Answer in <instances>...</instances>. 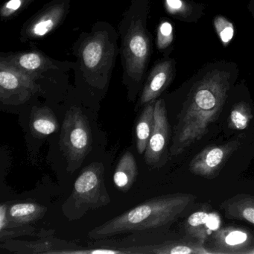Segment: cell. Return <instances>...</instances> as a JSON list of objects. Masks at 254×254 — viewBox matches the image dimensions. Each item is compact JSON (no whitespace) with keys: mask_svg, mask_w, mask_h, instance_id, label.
<instances>
[{"mask_svg":"<svg viewBox=\"0 0 254 254\" xmlns=\"http://www.w3.org/2000/svg\"><path fill=\"white\" fill-rule=\"evenodd\" d=\"M233 81L230 66L215 65L200 72L178 115L171 155L182 154L207 134L222 112Z\"/></svg>","mask_w":254,"mask_h":254,"instance_id":"1","label":"cell"},{"mask_svg":"<svg viewBox=\"0 0 254 254\" xmlns=\"http://www.w3.org/2000/svg\"><path fill=\"white\" fill-rule=\"evenodd\" d=\"M195 200L190 193L149 199L90 230L89 238L99 240L126 233L160 232L188 212Z\"/></svg>","mask_w":254,"mask_h":254,"instance_id":"2","label":"cell"},{"mask_svg":"<svg viewBox=\"0 0 254 254\" xmlns=\"http://www.w3.org/2000/svg\"><path fill=\"white\" fill-rule=\"evenodd\" d=\"M105 167L101 163H93L83 169L75 180L72 194L63 205L65 215L78 218L89 209H98L109 204V194L105 187Z\"/></svg>","mask_w":254,"mask_h":254,"instance_id":"3","label":"cell"},{"mask_svg":"<svg viewBox=\"0 0 254 254\" xmlns=\"http://www.w3.org/2000/svg\"><path fill=\"white\" fill-rule=\"evenodd\" d=\"M60 146L67 169L74 172L80 167L92 148V133L88 119L80 108H72L62 126Z\"/></svg>","mask_w":254,"mask_h":254,"instance_id":"4","label":"cell"},{"mask_svg":"<svg viewBox=\"0 0 254 254\" xmlns=\"http://www.w3.org/2000/svg\"><path fill=\"white\" fill-rule=\"evenodd\" d=\"M243 142V138L237 137L222 145L206 146L193 157L189 165V170L193 175L207 179L218 175L229 157L237 151Z\"/></svg>","mask_w":254,"mask_h":254,"instance_id":"5","label":"cell"},{"mask_svg":"<svg viewBox=\"0 0 254 254\" xmlns=\"http://www.w3.org/2000/svg\"><path fill=\"white\" fill-rule=\"evenodd\" d=\"M205 246L210 254H249L254 248V236L246 229L228 226L214 231Z\"/></svg>","mask_w":254,"mask_h":254,"instance_id":"6","label":"cell"},{"mask_svg":"<svg viewBox=\"0 0 254 254\" xmlns=\"http://www.w3.org/2000/svg\"><path fill=\"white\" fill-rule=\"evenodd\" d=\"M170 136V126L168 120L166 104L163 99L156 101L154 106V126L151 137L145 150V162L155 166L165 154Z\"/></svg>","mask_w":254,"mask_h":254,"instance_id":"7","label":"cell"},{"mask_svg":"<svg viewBox=\"0 0 254 254\" xmlns=\"http://www.w3.org/2000/svg\"><path fill=\"white\" fill-rule=\"evenodd\" d=\"M0 247L15 254H69L71 251L81 246L74 242L47 236H42L33 242L8 239L1 242Z\"/></svg>","mask_w":254,"mask_h":254,"instance_id":"8","label":"cell"},{"mask_svg":"<svg viewBox=\"0 0 254 254\" xmlns=\"http://www.w3.org/2000/svg\"><path fill=\"white\" fill-rule=\"evenodd\" d=\"M130 254H210L204 244L186 235L179 239L145 244L132 248Z\"/></svg>","mask_w":254,"mask_h":254,"instance_id":"9","label":"cell"},{"mask_svg":"<svg viewBox=\"0 0 254 254\" xmlns=\"http://www.w3.org/2000/svg\"><path fill=\"white\" fill-rule=\"evenodd\" d=\"M174 68L172 62H165L160 64L153 71L148 83L145 85L140 98L139 106L146 105L155 99L163 93V90L170 84L173 78Z\"/></svg>","mask_w":254,"mask_h":254,"instance_id":"10","label":"cell"},{"mask_svg":"<svg viewBox=\"0 0 254 254\" xmlns=\"http://www.w3.org/2000/svg\"><path fill=\"white\" fill-rule=\"evenodd\" d=\"M221 209L228 219L245 221L254 225V196L238 194L222 202Z\"/></svg>","mask_w":254,"mask_h":254,"instance_id":"11","label":"cell"},{"mask_svg":"<svg viewBox=\"0 0 254 254\" xmlns=\"http://www.w3.org/2000/svg\"><path fill=\"white\" fill-rule=\"evenodd\" d=\"M138 175V167L134 156L126 151L119 161L114 175V182L118 190L123 192L133 187Z\"/></svg>","mask_w":254,"mask_h":254,"instance_id":"12","label":"cell"},{"mask_svg":"<svg viewBox=\"0 0 254 254\" xmlns=\"http://www.w3.org/2000/svg\"><path fill=\"white\" fill-rule=\"evenodd\" d=\"M30 130L36 137H44L59 130L56 114L47 107L35 108L30 117Z\"/></svg>","mask_w":254,"mask_h":254,"instance_id":"13","label":"cell"},{"mask_svg":"<svg viewBox=\"0 0 254 254\" xmlns=\"http://www.w3.org/2000/svg\"><path fill=\"white\" fill-rule=\"evenodd\" d=\"M47 207L33 202L9 204L8 215L10 221L20 225L32 224L44 218Z\"/></svg>","mask_w":254,"mask_h":254,"instance_id":"14","label":"cell"},{"mask_svg":"<svg viewBox=\"0 0 254 254\" xmlns=\"http://www.w3.org/2000/svg\"><path fill=\"white\" fill-rule=\"evenodd\" d=\"M155 101L147 104L136 125V149L139 154H145L154 126Z\"/></svg>","mask_w":254,"mask_h":254,"instance_id":"15","label":"cell"},{"mask_svg":"<svg viewBox=\"0 0 254 254\" xmlns=\"http://www.w3.org/2000/svg\"><path fill=\"white\" fill-rule=\"evenodd\" d=\"M209 217L206 207L191 213L184 223L186 235L205 245L209 237Z\"/></svg>","mask_w":254,"mask_h":254,"instance_id":"16","label":"cell"},{"mask_svg":"<svg viewBox=\"0 0 254 254\" xmlns=\"http://www.w3.org/2000/svg\"><path fill=\"white\" fill-rule=\"evenodd\" d=\"M165 3L170 14L186 22L196 21L201 15V7L189 0H165Z\"/></svg>","mask_w":254,"mask_h":254,"instance_id":"17","label":"cell"},{"mask_svg":"<svg viewBox=\"0 0 254 254\" xmlns=\"http://www.w3.org/2000/svg\"><path fill=\"white\" fill-rule=\"evenodd\" d=\"M253 119L252 108L249 103L242 101L233 105L227 123L232 130H243L249 126Z\"/></svg>","mask_w":254,"mask_h":254,"instance_id":"18","label":"cell"},{"mask_svg":"<svg viewBox=\"0 0 254 254\" xmlns=\"http://www.w3.org/2000/svg\"><path fill=\"white\" fill-rule=\"evenodd\" d=\"M214 27L223 45L227 46L234 37L235 28L233 23L222 16H216L214 19Z\"/></svg>","mask_w":254,"mask_h":254,"instance_id":"19","label":"cell"},{"mask_svg":"<svg viewBox=\"0 0 254 254\" xmlns=\"http://www.w3.org/2000/svg\"><path fill=\"white\" fill-rule=\"evenodd\" d=\"M35 228L30 224L15 225L0 230V242L23 236L33 235Z\"/></svg>","mask_w":254,"mask_h":254,"instance_id":"20","label":"cell"},{"mask_svg":"<svg viewBox=\"0 0 254 254\" xmlns=\"http://www.w3.org/2000/svg\"><path fill=\"white\" fill-rule=\"evenodd\" d=\"M102 55V47L99 42L90 43L86 46L83 57L86 66L90 68L95 67L100 62Z\"/></svg>","mask_w":254,"mask_h":254,"instance_id":"21","label":"cell"},{"mask_svg":"<svg viewBox=\"0 0 254 254\" xmlns=\"http://www.w3.org/2000/svg\"><path fill=\"white\" fill-rule=\"evenodd\" d=\"M129 48L136 59L144 61L148 53V46L144 35H135L130 40Z\"/></svg>","mask_w":254,"mask_h":254,"instance_id":"22","label":"cell"},{"mask_svg":"<svg viewBox=\"0 0 254 254\" xmlns=\"http://www.w3.org/2000/svg\"><path fill=\"white\" fill-rule=\"evenodd\" d=\"M173 41V28L169 22L165 21L159 28L158 45L160 49L169 47Z\"/></svg>","mask_w":254,"mask_h":254,"instance_id":"23","label":"cell"},{"mask_svg":"<svg viewBox=\"0 0 254 254\" xmlns=\"http://www.w3.org/2000/svg\"><path fill=\"white\" fill-rule=\"evenodd\" d=\"M19 63H20V66L24 69H28V70H34L41 66V59L38 55L30 53V54L21 56L19 60Z\"/></svg>","mask_w":254,"mask_h":254,"instance_id":"24","label":"cell"},{"mask_svg":"<svg viewBox=\"0 0 254 254\" xmlns=\"http://www.w3.org/2000/svg\"><path fill=\"white\" fill-rule=\"evenodd\" d=\"M55 22L53 18H46L45 20H41L39 23H37L34 27V33L37 36H44L47 35L54 26Z\"/></svg>","mask_w":254,"mask_h":254,"instance_id":"25","label":"cell"},{"mask_svg":"<svg viewBox=\"0 0 254 254\" xmlns=\"http://www.w3.org/2000/svg\"><path fill=\"white\" fill-rule=\"evenodd\" d=\"M21 5V0H10L7 3L6 8L11 11H16Z\"/></svg>","mask_w":254,"mask_h":254,"instance_id":"26","label":"cell"},{"mask_svg":"<svg viewBox=\"0 0 254 254\" xmlns=\"http://www.w3.org/2000/svg\"></svg>","mask_w":254,"mask_h":254,"instance_id":"27","label":"cell"}]
</instances>
